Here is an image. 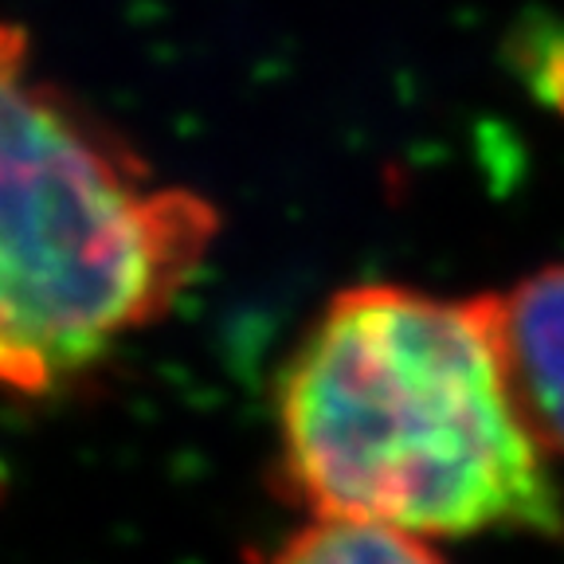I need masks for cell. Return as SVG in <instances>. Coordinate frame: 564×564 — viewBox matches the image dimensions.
Here are the masks:
<instances>
[{
  "mask_svg": "<svg viewBox=\"0 0 564 564\" xmlns=\"http://www.w3.org/2000/svg\"><path fill=\"white\" fill-rule=\"evenodd\" d=\"M279 440L314 518L423 541L561 529L549 451L513 400L490 294L337 291L282 369Z\"/></svg>",
  "mask_w": 564,
  "mask_h": 564,
  "instance_id": "1",
  "label": "cell"
},
{
  "mask_svg": "<svg viewBox=\"0 0 564 564\" xmlns=\"http://www.w3.org/2000/svg\"><path fill=\"white\" fill-rule=\"evenodd\" d=\"M20 47L24 35L9 28L0 377L20 397H47L173 306L220 212L193 188L153 185L141 161L35 79Z\"/></svg>",
  "mask_w": 564,
  "mask_h": 564,
  "instance_id": "2",
  "label": "cell"
},
{
  "mask_svg": "<svg viewBox=\"0 0 564 564\" xmlns=\"http://www.w3.org/2000/svg\"><path fill=\"white\" fill-rule=\"evenodd\" d=\"M490 306L521 420L549 455H564V263L490 294Z\"/></svg>",
  "mask_w": 564,
  "mask_h": 564,
  "instance_id": "3",
  "label": "cell"
},
{
  "mask_svg": "<svg viewBox=\"0 0 564 564\" xmlns=\"http://www.w3.org/2000/svg\"><path fill=\"white\" fill-rule=\"evenodd\" d=\"M267 564H443L415 533L345 518H314Z\"/></svg>",
  "mask_w": 564,
  "mask_h": 564,
  "instance_id": "4",
  "label": "cell"
}]
</instances>
